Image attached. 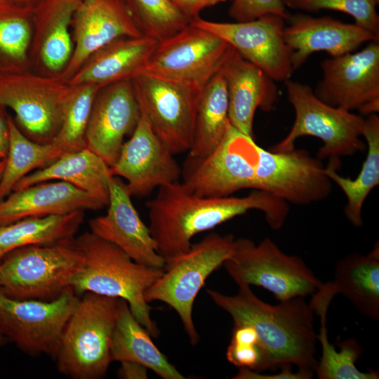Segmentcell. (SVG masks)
<instances>
[{
	"label": "cell",
	"mask_w": 379,
	"mask_h": 379,
	"mask_svg": "<svg viewBox=\"0 0 379 379\" xmlns=\"http://www.w3.org/2000/svg\"><path fill=\"white\" fill-rule=\"evenodd\" d=\"M146 207L151 235L165 261L187 251L196 234L248 211H262L274 230L283 226L289 212L287 202L262 190H253L241 197H201L180 181L159 187Z\"/></svg>",
	"instance_id": "1"
},
{
	"label": "cell",
	"mask_w": 379,
	"mask_h": 379,
	"mask_svg": "<svg viewBox=\"0 0 379 379\" xmlns=\"http://www.w3.org/2000/svg\"><path fill=\"white\" fill-rule=\"evenodd\" d=\"M238 286L234 295L212 289L207 293L232 317L234 326L246 325L255 330L265 352V370L294 365L314 373L318 364L317 334L310 302L296 297L273 305L258 298L250 286Z\"/></svg>",
	"instance_id": "2"
},
{
	"label": "cell",
	"mask_w": 379,
	"mask_h": 379,
	"mask_svg": "<svg viewBox=\"0 0 379 379\" xmlns=\"http://www.w3.org/2000/svg\"><path fill=\"white\" fill-rule=\"evenodd\" d=\"M75 242L84 261L69 281L77 295L86 292L125 300L136 320L152 337L159 331L151 318L152 307L145 301L146 289L164 273V268L139 264L114 244L85 232Z\"/></svg>",
	"instance_id": "3"
},
{
	"label": "cell",
	"mask_w": 379,
	"mask_h": 379,
	"mask_svg": "<svg viewBox=\"0 0 379 379\" xmlns=\"http://www.w3.org/2000/svg\"><path fill=\"white\" fill-rule=\"evenodd\" d=\"M61 335L54 359L73 379H99L112 362L110 347L120 298L86 292Z\"/></svg>",
	"instance_id": "4"
},
{
	"label": "cell",
	"mask_w": 379,
	"mask_h": 379,
	"mask_svg": "<svg viewBox=\"0 0 379 379\" xmlns=\"http://www.w3.org/2000/svg\"><path fill=\"white\" fill-rule=\"evenodd\" d=\"M75 238L13 249L0 258V292L16 300L51 301L84 261Z\"/></svg>",
	"instance_id": "5"
},
{
	"label": "cell",
	"mask_w": 379,
	"mask_h": 379,
	"mask_svg": "<svg viewBox=\"0 0 379 379\" xmlns=\"http://www.w3.org/2000/svg\"><path fill=\"white\" fill-rule=\"evenodd\" d=\"M234 239L231 234H208L185 253L166 260L162 275L145 291L147 303L161 301L177 312L193 345L199 339L192 319L194 300L207 277L230 255Z\"/></svg>",
	"instance_id": "6"
},
{
	"label": "cell",
	"mask_w": 379,
	"mask_h": 379,
	"mask_svg": "<svg viewBox=\"0 0 379 379\" xmlns=\"http://www.w3.org/2000/svg\"><path fill=\"white\" fill-rule=\"evenodd\" d=\"M285 85L295 118L288 135L273 146L272 151L289 152L295 148L298 138L310 135L323 142L317 154L319 159L340 161V157L364 152L366 147L361 139L364 118L324 103L305 84L288 79Z\"/></svg>",
	"instance_id": "7"
},
{
	"label": "cell",
	"mask_w": 379,
	"mask_h": 379,
	"mask_svg": "<svg viewBox=\"0 0 379 379\" xmlns=\"http://www.w3.org/2000/svg\"><path fill=\"white\" fill-rule=\"evenodd\" d=\"M223 265L238 286L262 287L279 301L312 295L323 284L300 257L286 254L269 237L258 244L234 239Z\"/></svg>",
	"instance_id": "8"
},
{
	"label": "cell",
	"mask_w": 379,
	"mask_h": 379,
	"mask_svg": "<svg viewBox=\"0 0 379 379\" xmlns=\"http://www.w3.org/2000/svg\"><path fill=\"white\" fill-rule=\"evenodd\" d=\"M72 88L59 74L29 70L0 77V106L15 112L29 139L51 143L60 128Z\"/></svg>",
	"instance_id": "9"
},
{
	"label": "cell",
	"mask_w": 379,
	"mask_h": 379,
	"mask_svg": "<svg viewBox=\"0 0 379 379\" xmlns=\"http://www.w3.org/2000/svg\"><path fill=\"white\" fill-rule=\"evenodd\" d=\"M258 146L253 137L230 124L211 153L201 159L187 158L181 182L201 197H229L244 189L255 190Z\"/></svg>",
	"instance_id": "10"
},
{
	"label": "cell",
	"mask_w": 379,
	"mask_h": 379,
	"mask_svg": "<svg viewBox=\"0 0 379 379\" xmlns=\"http://www.w3.org/2000/svg\"><path fill=\"white\" fill-rule=\"evenodd\" d=\"M140 112L173 154L189 151L201 91L141 72L131 79Z\"/></svg>",
	"instance_id": "11"
},
{
	"label": "cell",
	"mask_w": 379,
	"mask_h": 379,
	"mask_svg": "<svg viewBox=\"0 0 379 379\" xmlns=\"http://www.w3.org/2000/svg\"><path fill=\"white\" fill-rule=\"evenodd\" d=\"M230 48L217 35L190 22L158 42L142 72L201 91L220 70Z\"/></svg>",
	"instance_id": "12"
},
{
	"label": "cell",
	"mask_w": 379,
	"mask_h": 379,
	"mask_svg": "<svg viewBox=\"0 0 379 379\" xmlns=\"http://www.w3.org/2000/svg\"><path fill=\"white\" fill-rule=\"evenodd\" d=\"M79 299L70 286L51 301L16 300L0 292V332L26 353L54 359L63 328Z\"/></svg>",
	"instance_id": "13"
},
{
	"label": "cell",
	"mask_w": 379,
	"mask_h": 379,
	"mask_svg": "<svg viewBox=\"0 0 379 379\" xmlns=\"http://www.w3.org/2000/svg\"><path fill=\"white\" fill-rule=\"evenodd\" d=\"M322 79L313 90L324 103L364 114L379 111V40L363 49L324 59Z\"/></svg>",
	"instance_id": "14"
},
{
	"label": "cell",
	"mask_w": 379,
	"mask_h": 379,
	"mask_svg": "<svg viewBox=\"0 0 379 379\" xmlns=\"http://www.w3.org/2000/svg\"><path fill=\"white\" fill-rule=\"evenodd\" d=\"M255 190L267 192L296 205H308L328 197L331 180L318 158L305 149L289 152L257 148Z\"/></svg>",
	"instance_id": "15"
},
{
	"label": "cell",
	"mask_w": 379,
	"mask_h": 379,
	"mask_svg": "<svg viewBox=\"0 0 379 379\" xmlns=\"http://www.w3.org/2000/svg\"><path fill=\"white\" fill-rule=\"evenodd\" d=\"M284 18L267 15L235 22L197 18L191 23L217 35L274 81H286L293 74L291 51L284 38Z\"/></svg>",
	"instance_id": "16"
},
{
	"label": "cell",
	"mask_w": 379,
	"mask_h": 379,
	"mask_svg": "<svg viewBox=\"0 0 379 379\" xmlns=\"http://www.w3.org/2000/svg\"><path fill=\"white\" fill-rule=\"evenodd\" d=\"M173 155L140 112L130 139L123 143L111 167L112 173L126 180L131 197H147L157 187L180 181L182 168Z\"/></svg>",
	"instance_id": "17"
},
{
	"label": "cell",
	"mask_w": 379,
	"mask_h": 379,
	"mask_svg": "<svg viewBox=\"0 0 379 379\" xmlns=\"http://www.w3.org/2000/svg\"><path fill=\"white\" fill-rule=\"evenodd\" d=\"M140 116L131 79L101 88L87 125L86 147L111 168L118 158L124 137L132 134Z\"/></svg>",
	"instance_id": "18"
},
{
	"label": "cell",
	"mask_w": 379,
	"mask_h": 379,
	"mask_svg": "<svg viewBox=\"0 0 379 379\" xmlns=\"http://www.w3.org/2000/svg\"><path fill=\"white\" fill-rule=\"evenodd\" d=\"M107 211L89 221L91 232L148 267L164 268L166 261L157 251L149 227L135 208L126 184L118 176L109 182Z\"/></svg>",
	"instance_id": "19"
},
{
	"label": "cell",
	"mask_w": 379,
	"mask_h": 379,
	"mask_svg": "<svg viewBox=\"0 0 379 379\" xmlns=\"http://www.w3.org/2000/svg\"><path fill=\"white\" fill-rule=\"evenodd\" d=\"M71 26L73 52L59 74L67 81L99 48L119 37L143 36L121 0H81Z\"/></svg>",
	"instance_id": "20"
},
{
	"label": "cell",
	"mask_w": 379,
	"mask_h": 379,
	"mask_svg": "<svg viewBox=\"0 0 379 379\" xmlns=\"http://www.w3.org/2000/svg\"><path fill=\"white\" fill-rule=\"evenodd\" d=\"M284 38L291 51L293 70L300 68L310 55L326 51L331 57L354 52L366 42L379 40L368 30L331 16L312 17L303 13L290 15Z\"/></svg>",
	"instance_id": "21"
},
{
	"label": "cell",
	"mask_w": 379,
	"mask_h": 379,
	"mask_svg": "<svg viewBox=\"0 0 379 379\" xmlns=\"http://www.w3.org/2000/svg\"><path fill=\"white\" fill-rule=\"evenodd\" d=\"M220 71L226 84L230 124L253 138L257 109L271 112L277 101L274 81L231 46Z\"/></svg>",
	"instance_id": "22"
},
{
	"label": "cell",
	"mask_w": 379,
	"mask_h": 379,
	"mask_svg": "<svg viewBox=\"0 0 379 379\" xmlns=\"http://www.w3.org/2000/svg\"><path fill=\"white\" fill-rule=\"evenodd\" d=\"M102 201L64 181H46L13 191L0 201V227L30 217L98 211Z\"/></svg>",
	"instance_id": "23"
},
{
	"label": "cell",
	"mask_w": 379,
	"mask_h": 379,
	"mask_svg": "<svg viewBox=\"0 0 379 379\" xmlns=\"http://www.w3.org/2000/svg\"><path fill=\"white\" fill-rule=\"evenodd\" d=\"M158 42L145 36L116 39L92 53L68 83L71 86L95 84L102 88L131 79L142 71Z\"/></svg>",
	"instance_id": "24"
},
{
	"label": "cell",
	"mask_w": 379,
	"mask_h": 379,
	"mask_svg": "<svg viewBox=\"0 0 379 379\" xmlns=\"http://www.w3.org/2000/svg\"><path fill=\"white\" fill-rule=\"evenodd\" d=\"M81 0H43L34 7L29 58L46 74H60L72 52L70 34L72 18Z\"/></svg>",
	"instance_id": "25"
},
{
	"label": "cell",
	"mask_w": 379,
	"mask_h": 379,
	"mask_svg": "<svg viewBox=\"0 0 379 379\" xmlns=\"http://www.w3.org/2000/svg\"><path fill=\"white\" fill-rule=\"evenodd\" d=\"M112 176L111 168L86 147L65 152L51 164L29 173L14 186L13 191L42 182L60 180L90 193L107 206Z\"/></svg>",
	"instance_id": "26"
},
{
	"label": "cell",
	"mask_w": 379,
	"mask_h": 379,
	"mask_svg": "<svg viewBox=\"0 0 379 379\" xmlns=\"http://www.w3.org/2000/svg\"><path fill=\"white\" fill-rule=\"evenodd\" d=\"M110 354L112 361L139 364L164 379L185 378L159 350L151 335L133 315L128 302L121 298L113 330Z\"/></svg>",
	"instance_id": "27"
},
{
	"label": "cell",
	"mask_w": 379,
	"mask_h": 379,
	"mask_svg": "<svg viewBox=\"0 0 379 379\" xmlns=\"http://www.w3.org/2000/svg\"><path fill=\"white\" fill-rule=\"evenodd\" d=\"M338 294L333 281L323 284L319 291L312 295L310 304L320 316L321 328L317 340L321 345V357L315 372L319 379H378V371L362 372L355 365L362 348L354 338L339 343L337 351L328 339L326 314L333 298Z\"/></svg>",
	"instance_id": "28"
},
{
	"label": "cell",
	"mask_w": 379,
	"mask_h": 379,
	"mask_svg": "<svg viewBox=\"0 0 379 379\" xmlns=\"http://www.w3.org/2000/svg\"><path fill=\"white\" fill-rule=\"evenodd\" d=\"M333 281L338 294L364 316L379 319V245L366 255L350 254L337 262Z\"/></svg>",
	"instance_id": "29"
},
{
	"label": "cell",
	"mask_w": 379,
	"mask_h": 379,
	"mask_svg": "<svg viewBox=\"0 0 379 379\" xmlns=\"http://www.w3.org/2000/svg\"><path fill=\"white\" fill-rule=\"evenodd\" d=\"M362 137L365 138L367 156L355 179L345 178L338 173L340 161L329 159L325 171L331 181L336 183L347 198L345 214L357 227L363 225L361 217L364 201L371 190L379 184V117L370 114L365 119Z\"/></svg>",
	"instance_id": "30"
},
{
	"label": "cell",
	"mask_w": 379,
	"mask_h": 379,
	"mask_svg": "<svg viewBox=\"0 0 379 379\" xmlns=\"http://www.w3.org/2000/svg\"><path fill=\"white\" fill-rule=\"evenodd\" d=\"M228 109L226 84L219 70L201 91L187 157L204 158L218 146L230 124Z\"/></svg>",
	"instance_id": "31"
},
{
	"label": "cell",
	"mask_w": 379,
	"mask_h": 379,
	"mask_svg": "<svg viewBox=\"0 0 379 379\" xmlns=\"http://www.w3.org/2000/svg\"><path fill=\"white\" fill-rule=\"evenodd\" d=\"M34 7L0 1V77L31 70Z\"/></svg>",
	"instance_id": "32"
},
{
	"label": "cell",
	"mask_w": 379,
	"mask_h": 379,
	"mask_svg": "<svg viewBox=\"0 0 379 379\" xmlns=\"http://www.w3.org/2000/svg\"><path fill=\"white\" fill-rule=\"evenodd\" d=\"M84 211L63 215L30 217L0 227V258L29 245L49 244L74 239L83 223Z\"/></svg>",
	"instance_id": "33"
},
{
	"label": "cell",
	"mask_w": 379,
	"mask_h": 379,
	"mask_svg": "<svg viewBox=\"0 0 379 379\" xmlns=\"http://www.w3.org/2000/svg\"><path fill=\"white\" fill-rule=\"evenodd\" d=\"M7 120L9 147L0 179V201L7 197L14 186L29 172L46 166L63 154L52 142L42 144L27 138L11 117L7 116Z\"/></svg>",
	"instance_id": "34"
},
{
	"label": "cell",
	"mask_w": 379,
	"mask_h": 379,
	"mask_svg": "<svg viewBox=\"0 0 379 379\" xmlns=\"http://www.w3.org/2000/svg\"><path fill=\"white\" fill-rule=\"evenodd\" d=\"M100 88L95 84L72 86L65 102L60 128L52 141L63 153L86 147L87 125L95 98Z\"/></svg>",
	"instance_id": "35"
},
{
	"label": "cell",
	"mask_w": 379,
	"mask_h": 379,
	"mask_svg": "<svg viewBox=\"0 0 379 379\" xmlns=\"http://www.w3.org/2000/svg\"><path fill=\"white\" fill-rule=\"evenodd\" d=\"M143 36L158 41L179 32L191 22L172 0H121Z\"/></svg>",
	"instance_id": "36"
},
{
	"label": "cell",
	"mask_w": 379,
	"mask_h": 379,
	"mask_svg": "<svg viewBox=\"0 0 379 379\" xmlns=\"http://www.w3.org/2000/svg\"><path fill=\"white\" fill-rule=\"evenodd\" d=\"M378 4L379 0H294L288 8L303 11L343 12L352 16L355 25L379 37Z\"/></svg>",
	"instance_id": "37"
},
{
	"label": "cell",
	"mask_w": 379,
	"mask_h": 379,
	"mask_svg": "<svg viewBox=\"0 0 379 379\" xmlns=\"http://www.w3.org/2000/svg\"><path fill=\"white\" fill-rule=\"evenodd\" d=\"M226 357L239 368L259 373L265 370V352L256 332L249 326H234Z\"/></svg>",
	"instance_id": "38"
},
{
	"label": "cell",
	"mask_w": 379,
	"mask_h": 379,
	"mask_svg": "<svg viewBox=\"0 0 379 379\" xmlns=\"http://www.w3.org/2000/svg\"><path fill=\"white\" fill-rule=\"evenodd\" d=\"M228 13L236 22L254 20L267 15L286 20L291 15L281 0H233Z\"/></svg>",
	"instance_id": "39"
},
{
	"label": "cell",
	"mask_w": 379,
	"mask_h": 379,
	"mask_svg": "<svg viewBox=\"0 0 379 379\" xmlns=\"http://www.w3.org/2000/svg\"><path fill=\"white\" fill-rule=\"evenodd\" d=\"M280 373L270 375H263L248 368H240L239 373L234 377L237 379H310L314 373L298 369L293 373L292 366H288L281 368Z\"/></svg>",
	"instance_id": "40"
},
{
	"label": "cell",
	"mask_w": 379,
	"mask_h": 379,
	"mask_svg": "<svg viewBox=\"0 0 379 379\" xmlns=\"http://www.w3.org/2000/svg\"><path fill=\"white\" fill-rule=\"evenodd\" d=\"M233 0H172L175 6L191 20L199 17L204 9Z\"/></svg>",
	"instance_id": "41"
},
{
	"label": "cell",
	"mask_w": 379,
	"mask_h": 379,
	"mask_svg": "<svg viewBox=\"0 0 379 379\" xmlns=\"http://www.w3.org/2000/svg\"><path fill=\"white\" fill-rule=\"evenodd\" d=\"M119 376L121 378H147V368L132 361H121Z\"/></svg>",
	"instance_id": "42"
},
{
	"label": "cell",
	"mask_w": 379,
	"mask_h": 379,
	"mask_svg": "<svg viewBox=\"0 0 379 379\" xmlns=\"http://www.w3.org/2000/svg\"><path fill=\"white\" fill-rule=\"evenodd\" d=\"M3 107L0 106V160L7 157L9 147V129L7 115L5 114Z\"/></svg>",
	"instance_id": "43"
},
{
	"label": "cell",
	"mask_w": 379,
	"mask_h": 379,
	"mask_svg": "<svg viewBox=\"0 0 379 379\" xmlns=\"http://www.w3.org/2000/svg\"><path fill=\"white\" fill-rule=\"evenodd\" d=\"M0 1H11L13 3H17L19 4L35 7L39 4H40L43 0H0Z\"/></svg>",
	"instance_id": "44"
},
{
	"label": "cell",
	"mask_w": 379,
	"mask_h": 379,
	"mask_svg": "<svg viewBox=\"0 0 379 379\" xmlns=\"http://www.w3.org/2000/svg\"><path fill=\"white\" fill-rule=\"evenodd\" d=\"M6 165V159L0 160V179Z\"/></svg>",
	"instance_id": "45"
},
{
	"label": "cell",
	"mask_w": 379,
	"mask_h": 379,
	"mask_svg": "<svg viewBox=\"0 0 379 379\" xmlns=\"http://www.w3.org/2000/svg\"><path fill=\"white\" fill-rule=\"evenodd\" d=\"M8 340L0 332V345L5 344Z\"/></svg>",
	"instance_id": "46"
},
{
	"label": "cell",
	"mask_w": 379,
	"mask_h": 379,
	"mask_svg": "<svg viewBox=\"0 0 379 379\" xmlns=\"http://www.w3.org/2000/svg\"><path fill=\"white\" fill-rule=\"evenodd\" d=\"M283 4L286 6L288 7V6L294 0H281Z\"/></svg>",
	"instance_id": "47"
}]
</instances>
